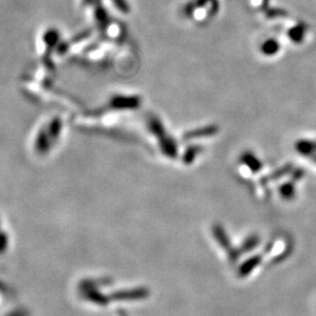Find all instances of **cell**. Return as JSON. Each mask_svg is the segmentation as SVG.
Here are the masks:
<instances>
[{"instance_id": "cell-5", "label": "cell", "mask_w": 316, "mask_h": 316, "mask_svg": "<svg viewBox=\"0 0 316 316\" xmlns=\"http://www.w3.org/2000/svg\"><path fill=\"white\" fill-rule=\"evenodd\" d=\"M293 187L291 186V185H284L283 187H281V190H280V192L282 193V195H284V196H290V195H292V193H293Z\"/></svg>"}, {"instance_id": "cell-2", "label": "cell", "mask_w": 316, "mask_h": 316, "mask_svg": "<svg viewBox=\"0 0 316 316\" xmlns=\"http://www.w3.org/2000/svg\"><path fill=\"white\" fill-rule=\"evenodd\" d=\"M242 161L254 172L260 171L261 169H262V163H261L260 160L257 159L256 156L253 155L252 153H245L242 156Z\"/></svg>"}, {"instance_id": "cell-1", "label": "cell", "mask_w": 316, "mask_h": 316, "mask_svg": "<svg viewBox=\"0 0 316 316\" xmlns=\"http://www.w3.org/2000/svg\"><path fill=\"white\" fill-rule=\"evenodd\" d=\"M218 132V128L215 126H210V127H205L202 129H197L195 131H192L187 133L184 138L186 140H190V139H196V138H200V136H209V135H213Z\"/></svg>"}, {"instance_id": "cell-3", "label": "cell", "mask_w": 316, "mask_h": 316, "mask_svg": "<svg viewBox=\"0 0 316 316\" xmlns=\"http://www.w3.org/2000/svg\"><path fill=\"white\" fill-rule=\"evenodd\" d=\"M278 48H279V45L277 44V41L268 40L263 45L262 51H263V53L267 54V56H271V54L276 53L278 51Z\"/></svg>"}, {"instance_id": "cell-4", "label": "cell", "mask_w": 316, "mask_h": 316, "mask_svg": "<svg viewBox=\"0 0 316 316\" xmlns=\"http://www.w3.org/2000/svg\"><path fill=\"white\" fill-rule=\"evenodd\" d=\"M201 151V148L198 147V146H193V147H190L188 148V150L186 151V153L184 154V157H183V161L187 164L191 163L192 161L194 160L195 156L200 152Z\"/></svg>"}]
</instances>
